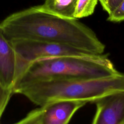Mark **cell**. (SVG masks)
<instances>
[{"instance_id":"obj_11","label":"cell","mask_w":124,"mask_h":124,"mask_svg":"<svg viewBox=\"0 0 124 124\" xmlns=\"http://www.w3.org/2000/svg\"><path fill=\"white\" fill-rule=\"evenodd\" d=\"M107 20L111 22H120L124 20V0L109 15Z\"/></svg>"},{"instance_id":"obj_1","label":"cell","mask_w":124,"mask_h":124,"mask_svg":"<svg viewBox=\"0 0 124 124\" xmlns=\"http://www.w3.org/2000/svg\"><path fill=\"white\" fill-rule=\"evenodd\" d=\"M0 30L9 41L29 39L68 45L102 54L105 45L94 32L77 18L62 17L31 7L13 13L0 23Z\"/></svg>"},{"instance_id":"obj_12","label":"cell","mask_w":124,"mask_h":124,"mask_svg":"<svg viewBox=\"0 0 124 124\" xmlns=\"http://www.w3.org/2000/svg\"><path fill=\"white\" fill-rule=\"evenodd\" d=\"M103 9L109 15L122 2L123 0H98Z\"/></svg>"},{"instance_id":"obj_4","label":"cell","mask_w":124,"mask_h":124,"mask_svg":"<svg viewBox=\"0 0 124 124\" xmlns=\"http://www.w3.org/2000/svg\"><path fill=\"white\" fill-rule=\"evenodd\" d=\"M96 111L92 124H124V92L94 102Z\"/></svg>"},{"instance_id":"obj_8","label":"cell","mask_w":124,"mask_h":124,"mask_svg":"<svg viewBox=\"0 0 124 124\" xmlns=\"http://www.w3.org/2000/svg\"><path fill=\"white\" fill-rule=\"evenodd\" d=\"M98 0H77L74 17L82 18L91 15Z\"/></svg>"},{"instance_id":"obj_6","label":"cell","mask_w":124,"mask_h":124,"mask_svg":"<svg viewBox=\"0 0 124 124\" xmlns=\"http://www.w3.org/2000/svg\"><path fill=\"white\" fill-rule=\"evenodd\" d=\"M87 102L76 100H61L44 106L42 124H68L75 112Z\"/></svg>"},{"instance_id":"obj_10","label":"cell","mask_w":124,"mask_h":124,"mask_svg":"<svg viewBox=\"0 0 124 124\" xmlns=\"http://www.w3.org/2000/svg\"><path fill=\"white\" fill-rule=\"evenodd\" d=\"M13 93V91L5 88L0 80V119Z\"/></svg>"},{"instance_id":"obj_7","label":"cell","mask_w":124,"mask_h":124,"mask_svg":"<svg viewBox=\"0 0 124 124\" xmlns=\"http://www.w3.org/2000/svg\"><path fill=\"white\" fill-rule=\"evenodd\" d=\"M77 0H44L38 5L41 10L62 17L75 18L74 14Z\"/></svg>"},{"instance_id":"obj_5","label":"cell","mask_w":124,"mask_h":124,"mask_svg":"<svg viewBox=\"0 0 124 124\" xmlns=\"http://www.w3.org/2000/svg\"><path fill=\"white\" fill-rule=\"evenodd\" d=\"M19 76L17 54L0 30V80L5 88L13 92Z\"/></svg>"},{"instance_id":"obj_3","label":"cell","mask_w":124,"mask_h":124,"mask_svg":"<svg viewBox=\"0 0 124 124\" xmlns=\"http://www.w3.org/2000/svg\"><path fill=\"white\" fill-rule=\"evenodd\" d=\"M9 41L18 56L20 76L29 64L40 59L64 56L87 57L95 54L54 42L21 39Z\"/></svg>"},{"instance_id":"obj_9","label":"cell","mask_w":124,"mask_h":124,"mask_svg":"<svg viewBox=\"0 0 124 124\" xmlns=\"http://www.w3.org/2000/svg\"><path fill=\"white\" fill-rule=\"evenodd\" d=\"M44 112L43 107L35 108L29 112L23 119L13 124H42Z\"/></svg>"},{"instance_id":"obj_2","label":"cell","mask_w":124,"mask_h":124,"mask_svg":"<svg viewBox=\"0 0 124 124\" xmlns=\"http://www.w3.org/2000/svg\"><path fill=\"white\" fill-rule=\"evenodd\" d=\"M119 73L108 57L103 54L44 58L29 64L15 87L27 82L52 78L90 79L110 77Z\"/></svg>"}]
</instances>
